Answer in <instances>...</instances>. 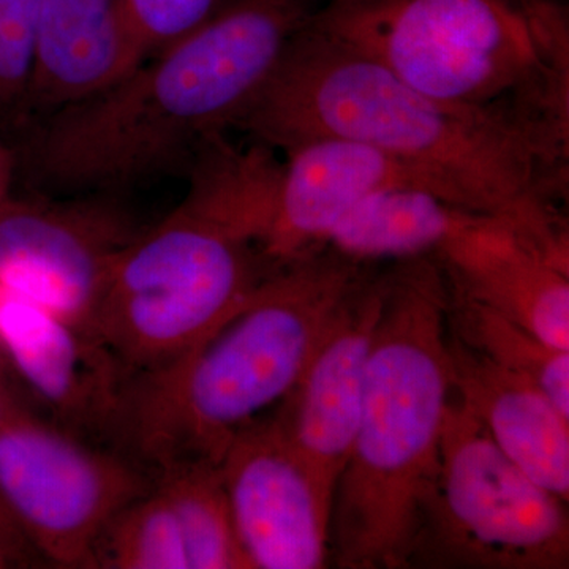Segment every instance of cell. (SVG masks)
I'll list each match as a JSON object with an SVG mask.
<instances>
[{
  "label": "cell",
  "mask_w": 569,
  "mask_h": 569,
  "mask_svg": "<svg viewBox=\"0 0 569 569\" xmlns=\"http://www.w3.org/2000/svg\"><path fill=\"white\" fill-rule=\"evenodd\" d=\"M10 563H13L11 561L9 553H7V550L3 549V546L0 545V569L10 567Z\"/></svg>",
  "instance_id": "obj_26"
},
{
  "label": "cell",
  "mask_w": 569,
  "mask_h": 569,
  "mask_svg": "<svg viewBox=\"0 0 569 569\" xmlns=\"http://www.w3.org/2000/svg\"><path fill=\"white\" fill-rule=\"evenodd\" d=\"M43 0H0V110L21 107L36 63Z\"/></svg>",
  "instance_id": "obj_21"
},
{
  "label": "cell",
  "mask_w": 569,
  "mask_h": 569,
  "mask_svg": "<svg viewBox=\"0 0 569 569\" xmlns=\"http://www.w3.org/2000/svg\"><path fill=\"white\" fill-rule=\"evenodd\" d=\"M138 233L119 193L0 206V283L91 332L112 269Z\"/></svg>",
  "instance_id": "obj_9"
},
{
  "label": "cell",
  "mask_w": 569,
  "mask_h": 569,
  "mask_svg": "<svg viewBox=\"0 0 569 569\" xmlns=\"http://www.w3.org/2000/svg\"><path fill=\"white\" fill-rule=\"evenodd\" d=\"M448 350L460 400L512 462L568 503L569 418L537 383L493 365L451 332Z\"/></svg>",
  "instance_id": "obj_15"
},
{
  "label": "cell",
  "mask_w": 569,
  "mask_h": 569,
  "mask_svg": "<svg viewBox=\"0 0 569 569\" xmlns=\"http://www.w3.org/2000/svg\"><path fill=\"white\" fill-rule=\"evenodd\" d=\"M92 568L189 569L173 508L153 486L121 509L93 548Z\"/></svg>",
  "instance_id": "obj_20"
},
{
  "label": "cell",
  "mask_w": 569,
  "mask_h": 569,
  "mask_svg": "<svg viewBox=\"0 0 569 569\" xmlns=\"http://www.w3.org/2000/svg\"><path fill=\"white\" fill-rule=\"evenodd\" d=\"M217 467L249 569L328 567L332 507L279 419L236 433Z\"/></svg>",
  "instance_id": "obj_10"
},
{
  "label": "cell",
  "mask_w": 569,
  "mask_h": 569,
  "mask_svg": "<svg viewBox=\"0 0 569 569\" xmlns=\"http://www.w3.org/2000/svg\"><path fill=\"white\" fill-rule=\"evenodd\" d=\"M568 250L508 220L479 216L433 257L449 283L569 351Z\"/></svg>",
  "instance_id": "obj_12"
},
{
  "label": "cell",
  "mask_w": 569,
  "mask_h": 569,
  "mask_svg": "<svg viewBox=\"0 0 569 569\" xmlns=\"http://www.w3.org/2000/svg\"><path fill=\"white\" fill-rule=\"evenodd\" d=\"M310 28L568 159V31L542 0H321Z\"/></svg>",
  "instance_id": "obj_5"
},
{
  "label": "cell",
  "mask_w": 569,
  "mask_h": 569,
  "mask_svg": "<svg viewBox=\"0 0 569 569\" xmlns=\"http://www.w3.org/2000/svg\"><path fill=\"white\" fill-rule=\"evenodd\" d=\"M321 0H230L102 91L40 116L24 151L51 197L123 193L186 171L234 127Z\"/></svg>",
  "instance_id": "obj_2"
},
{
  "label": "cell",
  "mask_w": 569,
  "mask_h": 569,
  "mask_svg": "<svg viewBox=\"0 0 569 569\" xmlns=\"http://www.w3.org/2000/svg\"><path fill=\"white\" fill-rule=\"evenodd\" d=\"M144 59L189 36L230 0H121Z\"/></svg>",
  "instance_id": "obj_22"
},
{
  "label": "cell",
  "mask_w": 569,
  "mask_h": 569,
  "mask_svg": "<svg viewBox=\"0 0 569 569\" xmlns=\"http://www.w3.org/2000/svg\"><path fill=\"white\" fill-rule=\"evenodd\" d=\"M14 178L13 156L0 141V206L11 198V186Z\"/></svg>",
  "instance_id": "obj_24"
},
{
  "label": "cell",
  "mask_w": 569,
  "mask_h": 569,
  "mask_svg": "<svg viewBox=\"0 0 569 569\" xmlns=\"http://www.w3.org/2000/svg\"><path fill=\"white\" fill-rule=\"evenodd\" d=\"M186 174L181 203L123 250L92 318V336L127 377L203 343L277 269L254 241L230 157L200 146Z\"/></svg>",
  "instance_id": "obj_6"
},
{
  "label": "cell",
  "mask_w": 569,
  "mask_h": 569,
  "mask_svg": "<svg viewBox=\"0 0 569 569\" xmlns=\"http://www.w3.org/2000/svg\"><path fill=\"white\" fill-rule=\"evenodd\" d=\"M18 413H21V410H18L17 406L11 402L10 397L7 396L6 388L0 383V427L6 426Z\"/></svg>",
  "instance_id": "obj_25"
},
{
  "label": "cell",
  "mask_w": 569,
  "mask_h": 569,
  "mask_svg": "<svg viewBox=\"0 0 569 569\" xmlns=\"http://www.w3.org/2000/svg\"><path fill=\"white\" fill-rule=\"evenodd\" d=\"M367 274L328 249L274 269L203 343L127 385L116 429L156 467L219 466L236 433L290 396Z\"/></svg>",
  "instance_id": "obj_4"
},
{
  "label": "cell",
  "mask_w": 569,
  "mask_h": 569,
  "mask_svg": "<svg viewBox=\"0 0 569 569\" xmlns=\"http://www.w3.org/2000/svg\"><path fill=\"white\" fill-rule=\"evenodd\" d=\"M565 505L498 448L455 389L410 567L568 568Z\"/></svg>",
  "instance_id": "obj_7"
},
{
  "label": "cell",
  "mask_w": 569,
  "mask_h": 569,
  "mask_svg": "<svg viewBox=\"0 0 569 569\" xmlns=\"http://www.w3.org/2000/svg\"><path fill=\"white\" fill-rule=\"evenodd\" d=\"M142 61L121 0H43L21 107L40 118L102 91Z\"/></svg>",
  "instance_id": "obj_16"
},
{
  "label": "cell",
  "mask_w": 569,
  "mask_h": 569,
  "mask_svg": "<svg viewBox=\"0 0 569 569\" xmlns=\"http://www.w3.org/2000/svg\"><path fill=\"white\" fill-rule=\"evenodd\" d=\"M233 129L282 152L321 137L365 142L413 168L460 208L568 246L557 209L567 197V159L511 123L415 91L309 21Z\"/></svg>",
  "instance_id": "obj_1"
},
{
  "label": "cell",
  "mask_w": 569,
  "mask_h": 569,
  "mask_svg": "<svg viewBox=\"0 0 569 569\" xmlns=\"http://www.w3.org/2000/svg\"><path fill=\"white\" fill-rule=\"evenodd\" d=\"M9 367H7L6 359H3L2 353H0V383L3 385V378H6V372Z\"/></svg>",
  "instance_id": "obj_27"
},
{
  "label": "cell",
  "mask_w": 569,
  "mask_h": 569,
  "mask_svg": "<svg viewBox=\"0 0 569 569\" xmlns=\"http://www.w3.org/2000/svg\"><path fill=\"white\" fill-rule=\"evenodd\" d=\"M383 279L361 417L332 503L331 559L346 569L410 567L455 391L443 268L433 254L411 258Z\"/></svg>",
  "instance_id": "obj_3"
},
{
  "label": "cell",
  "mask_w": 569,
  "mask_h": 569,
  "mask_svg": "<svg viewBox=\"0 0 569 569\" xmlns=\"http://www.w3.org/2000/svg\"><path fill=\"white\" fill-rule=\"evenodd\" d=\"M283 153L263 244L276 268L323 249L339 220L377 190L415 186L438 193L413 168L365 142L312 138Z\"/></svg>",
  "instance_id": "obj_13"
},
{
  "label": "cell",
  "mask_w": 569,
  "mask_h": 569,
  "mask_svg": "<svg viewBox=\"0 0 569 569\" xmlns=\"http://www.w3.org/2000/svg\"><path fill=\"white\" fill-rule=\"evenodd\" d=\"M152 489L118 456L18 413L0 427V501L28 545L62 568H92L97 539Z\"/></svg>",
  "instance_id": "obj_8"
},
{
  "label": "cell",
  "mask_w": 569,
  "mask_h": 569,
  "mask_svg": "<svg viewBox=\"0 0 569 569\" xmlns=\"http://www.w3.org/2000/svg\"><path fill=\"white\" fill-rule=\"evenodd\" d=\"M0 353L67 426L116 429L126 373L80 326L0 283Z\"/></svg>",
  "instance_id": "obj_14"
},
{
  "label": "cell",
  "mask_w": 569,
  "mask_h": 569,
  "mask_svg": "<svg viewBox=\"0 0 569 569\" xmlns=\"http://www.w3.org/2000/svg\"><path fill=\"white\" fill-rule=\"evenodd\" d=\"M383 299V274L369 272L276 417L331 507L361 417L367 362Z\"/></svg>",
  "instance_id": "obj_11"
},
{
  "label": "cell",
  "mask_w": 569,
  "mask_h": 569,
  "mask_svg": "<svg viewBox=\"0 0 569 569\" xmlns=\"http://www.w3.org/2000/svg\"><path fill=\"white\" fill-rule=\"evenodd\" d=\"M0 545L7 550L13 563L24 561L28 550L31 548L24 537H22L17 523L11 519L7 508L3 507L2 501H0Z\"/></svg>",
  "instance_id": "obj_23"
},
{
  "label": "cell",
  "mask_w": 569,
  "mask_h": 569,
  "mask_svg": "<svg viewBox=\"0 0 569 569\" xmlns=\"http://www.w3.org/2000/svg\"><path fill=\"white\" fill-rule=\"evenodd\" d=\"M159 470L156 486L173 508L189 569H249L219 467L192 460Z\"/></svg>",
  "instance_id": "obj_19"
},
{
  "label": "cell",
  "mask_w": 569,
  "mask_h": 569,
  "mask_svg": "<svg viewBox=\"0 0 569 569\" xmlns=\"http://www.w3.org/2000/svg\"><path fill=\"white\" fill-rule=\"evenodd\" d=\"M479 216L422 187H385L339 220L323 249L361 264L430 257Z\"/></svg>",
  "instance_id": "obj_17"
},
{
  "label": "cell",
  "mask_w": 569,
  "mask_h": 569,
  "mask_svg": "<svg viewBox=\"0 0 569 569\" xmlns=\"http://www.w3.org/2000/svg\"><path fill=\"white\" fill-rule=\"evenodd\" d=\"M448 329L493 365L537 383L569 418V351L549 347L529 329L449 282Z\"/></svg>",
  "instance_id": "obj_18"
}]
</instances>
